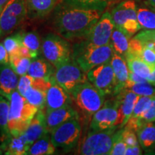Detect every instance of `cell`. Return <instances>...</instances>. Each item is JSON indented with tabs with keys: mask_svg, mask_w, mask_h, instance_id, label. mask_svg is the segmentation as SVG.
I'll return each mask as SVG.
<instances>
[{
	"mask_svg": "<svg viewBox=\"0 0 155 155\" xmlns=\"http://www.w3.org/2000/svg\"><path fill=\"white\" fill-rule=\"evenodd\" d=\"M101 15L98 9L77 8L62 2L54 9L52 26L68 40H84Z\"/></svg>",
	"mask_w": 155,
	"mask_h": 155,
	"instance_id": "1",
	"label": "cell"
},
{
	"mask_svg": "<svg viewBox=\"0 0 155 155\" xmlns=\"http://www.w3.org/2000/svg\"><path fill=\"white\" fill-rule=\"evenodd\" d=\"M72 105L80 115L81 122L90 123L92 116L105 102V95L89 81L82 83L70 93Z\"/></svg>",
	"mask_w": 155,
	"mask_h": 155,
	"instance_id": "2",
	"label": "cell"
},
{
	"mask_svg": "<svg viewBox=\"0 0 155 155\" xmlns=\"http://www.w3.org/2000/svg\"><path fill=\"white\" fill-rule=\"evenodd\" d=\"M72 59L86 73L94 67L110 61L114 53L111 44L94 45L86 40L73 45Z\"/></svg>",
	"mask_w": 155,
	"mask_h": 155,
	"instance_id": "3",
	"label": "cell"
},
{
	"mask_svg": "<svg viewBox=\"0 0 155 155\" xmlns=\"http://www.w3.org/2000/svg\"><path fill=\"white\" fill-rule=\"evenodd\" d=\"M8 127L11 134L24 133L39 108L28 102L25 96L15 90L9 98Z\"/></svg>",
	"mask_w": 155,
	"mask_h": 155,
	"instance_id": "4",
	"label": "cell"
},
{
	"mask_svg": "<svg viewBox=\"0 0 155 155\" xmlns=\"http://www.w3.org/2000/svg\"><path fill=\"white\" fill-rule=\"evenodd\" d=\"M41 50L45 60L57 68L72 60L73 48L68 40L59 35L50 33L43 38Z\"/></svg>",
	"mask_w": 155,
	"mask_h": 155,
	"instance_id": "5",
	"label": "cell"
},
{
	"mask_svg": "<svg viewBox=\"0 0 155 155\" xmlns=\"http://www.w3.org/2000/svg\"><path fill=\"white\" fill-rule=\"evenodd\" d=\"M82 133L80 118H73L64 122L50 133V137L56 149L69 152L78 144Z\"/></svg>",
	"mask_w": 155,
	"mask_h": 155,
	"instance_id": "6",
	"label": "cell"
},
{
	"mask_svg": "<svg viewBox=\"0 0 155 155\" xmlns=\"http://www.w3.org/2000/svg\"><path fill=\"white\" fill-rule=\"evenodd\" d=\"M118 127L102 131H89L83 141L79 154L83 155L109 154Z\"/></svg>",
	"mask_w": 155,
	"mask_h": 155,
	"instance_id": "7",
	"label": "cell"
},
{
	"mask_svg": "<svg viewBox=\"0 0 155 155\" xmlns=\"http://www.w3.org/2000/svg\"><path fill=\"white\" fill-rule=\"evenodd\" d=\"M53 76L58 84L69 94L75 87L88 81L87 73L73 59L55 68Z\"/></svg>",
	"mask_w": 155,
	"mask_h": 155,
	"instance_id": "8",
	"label": "cell"
},
{
	"mask_svg": "<svg viewBox=\"0 0 155 155\" xmlns=\"http://www.w3.org/2000/svg\"><path fill=\"white\" fill-rule=\"evenodd\" d=\"M87 78L89 82L105 96H115L116 78L110 61L90 70L87 73Z\"/></svg>",
	"mask_w": 155,
	"mask_h": 155,
	"instance_id": "9",
	"label": "cell"
},
{
	"mask_svg": "<svg viewBox=\"0 0 155 155\" xmlns=\"http://www.w3.org/2000/svg\"><path fill=\"white\" fill-rule=\"evenodd\" d=\"M118 108L116 99L104 102V105L92 116L90 121V131H102L116 127Z\"/></svg>",
	"mask_w": 155,
	"mask_h": 155,
	"instance_id": "10",
	"label": "cell"
},
{
	"mask_svg": "<svg viewBox=\"0 0 155 155\" xmlns=\"http://www.w3.org/2000/svg\"><path fill=\"white\" fill-rule=\"evenodd\" d=\"M114 28L115 25L111 14L106 11L101 15L84 40L96 46L106 45L110 43Z\"/></svg>",
	"mask_w": 155,
	"mask_h": 155,
	"instance_id": "11",
	"label": "cell"
},
{
	"mask_svg": "<svg viewBox=\"0 0 155 155\" xmlns=\"http://www.w3.org/2000/svg\"><path fill=\"white\" fill-rule=\"evenodd\" d=\"M139 97L138 95L126 88L116 95V99L117 101L118 108L116 127L119 129H122L127 124Z\"/></svg>",
	"mask_w": 155,
	"mask_h": 155,
	"instance_id": "12",
	"label": "cell"
},
{
	"mask_svg": "<svg viewBox=\"0 0 155 155\" xmlns=\"http://www.w3.org/2000/svg\"><path fill=\"white\" fill-rule=\"evenodd\" d=\"M50 80L51 81V85L46 92V113L63 106L72 104L71 95L67 91L58 84L53 75L50 78Z\"/></svg>",
	"mask_w": 155,
	"mask_h": 155,
	"instance_id": "13",
	"label": "cell"
},
{
	"mask_svg": "<svg viewBox=\"0 0 155 155\" xmlns=\"http://www.w3.org/2000/svg\"><path fill=\"white\" fill-rule=\"evenodd\" d=\"M73 118H80V115L72 104L48 112L45 118L47 130L51 133L58 126Z\"/></svg>",
	"mask_w": 155,
	"mask_h": 155,
	"instance_id": "14",
	"label": "cell"
},
{
	"mask_svg": "<svg viewBox=\"0 0 155 155\" xmlns=\"http://www.w3.org/2000/svg\"><path fill=\"white\" fill-rule=\"evenodd\" d=\"M110 63L115 75L116 83L115 96H116L124 89L126 84L129 80V70L125 58L114 52L110 60Z\"/></svg>",
	"mask_w": 155,
	"mask_h": 155,
	"instance_id": "15",
	"label": "cell"
},
{
	"mask_svg": "<svg viewBox=\"0 0 155 155\" xmlns=\"http://www.w3.org/2000/svg\"><path fill=\"white\" fill-rule=\"evenodd\" d=\"M19 78L10 65H0V95L9 100L17 89Z\"/></svg>",
	"mask_w": 155,
	"mask_h": 155,
	"instance_id": "16",
	"label": "cell"
},
{
	"mask_svg": "<svg viewBox=\"0 0 155 155\" xmlns=\"http://www.w3.org/2000/svg\"><path fill=\"white\" fill-rule=\"evenodd\" d=\"M45 118L46 112L45 111V109H39L29 124L28 129L24 132L28 144L30 146L42 136L49 133L46 127Z\"/></svg>",
	"mask_w": 155,
	"mask_h": 155,
	"instance_id": "17",
	"label": "cell"
},
{
	"mask_svg": "<svg viewBox=\"0 0 155 155\" xmlns=\"http://www.w3.org/2000/svg\"><path fill=\"white\" fill-rule=\"evenodd\" d=\"M111 14L115 27L121 28L128 19H137V6L132 0H125L116 5Z\"/></svg>",
	"mask_w": 155,
	"mask_h": 155,
	"instance_id": "18",
	"label": "cell"
},
{
	"mask_svg": "<svg viewBox=\"0 0 155 155\" xmlns=\"http://www.w3.org/2000/svg\"><path fill=\"white\" fill-rule=\"evenodd\" d=\"M0 147L5 151V154L8 155H24L30 149L25 134H9L7 139L2 141Z\"/></svg>",
	"mask_w": 155,
	"mask_h": 155,
	"instance_id": "19",
	"label": "cell"
},
{
	"mask_svg": "<svg viewBox=\"0 0 155 155\" xmlns=\"http://www.w3.org/2000/svg\"><path fill=\"white\" fill-rule=\"evenodd\" d=\"M57 0H26L28 16L40 19L48 16L55 9Z\"/></svg>",
	"mask_w": 155,
	"mask_h": 155,
	"instance_id": "20",
	"label": "cell"
},
{
	"mask_svg": "<svg viewBox=\"0 0 155 155\" xmlns=\"http://www.w3.org/2000/svg\"><path fill=\"white\" fill-rule=\"evenodd\" d=\"M154 96H140L136 103L133 112L127 121L125 128L131 129L137 132L139 129V120L142 114L148 109L152 102Z\"/></svg>",
	"mask_w": 155,
	"mask_h": 155,
	"instance_id": "21",
	"label": "cell"
},
{
	"mask_svg": "<svg viewBox=\"0 0 155 155\" xmlns=\"http://www.w3.org/2000/svg\"><path fill=\"white\" fill-rule=\"evenodd\" d=\"M54 68L47 60L32 59L29 68L28 74L34 78H45L49 80L54 74Z\"/></svg>",
	"mask_w": 155,
	"mask_h": 155,
	"instance_id": "22",
	"label": "cell"
},
{
	"mask_svg": "<svg viewBox=\"0 0 155 155\" xmlns=\"http://www.w3.org/2000/svg\"><path fill=\"white\" fill-rule=\"evenodd\" d=\"M139 144L145 152L155 150V124L148 123L143 125L137 131Z\"/></svg>",
	"mask_w": 155,
	"mask_h": 155,
	"instance_id": "23",
	"label": "cell"
},
{
	"mask_svg": "<svg viewBox=\"0 0 155 155\" xmlns=\"http://www.w3.org/2000/svg\"><path fill=\"white\" fill-rule=\"evenodd\" d=\"M130 38L123 29L115 27L110 40V44L111 45L114 53L125 58L129 49Z\"/></svg>",
	"mask_w": 155,
	"mask_h": 155,
	"instance_id": "24",
	"label": "cell"
},
{
	"mask_svg": "<svg viewBox=\"0 0 155 155\" xmlns=\"http://www.w3.org/2000/svg\"><path fill=\"white\" fill-rule=\"evenodd\" d=\"M56 148L50 137V133H48L31 145L27 154L28 155H51L55 153Z\"/></svg>",
	"mask_w": 155,
	"mask_h": 155,
	"instance_id": "25",
	"label": "cell"
},
{
	"mask_svg": "<svg viewBox=\"0 0 155 155\" xmlns=\"http://www.w3.org/2000/svg\"><path fill=\"white\" fill-rule=\"evenodd\" d=\"M125 59L127 61L129 71L140 75L147 81L152 73V68L146 62L143 61L142 58L139 56L127 54Z\"/></svg>",
	"mask_w": 155,
	"mask_h": 155,
	"instance_id": "26",
	"label": "cell"
},
{
	"mask_svg": "<svg viewBox=\"0 0 155 155\" xmlns=\"http://www.w3.org/2000/svg\"><path fill=\"white\" fill-rule=\"evenodd\" d=\"M21 43L31 52L32 59L38 58L41 50V42L40 37L36 32H22Z\"/></svg>",
	"mask_w": 155,
	"mask_h": 155,
	"instance_id": "27",
	"label": "cell"
},
{
	"mask_svg": "<svg viewBox=\"0 0 155 155\" xmlns=\"http://www.w3.org/2000/svg\"><path fill=\"white\" fill-rule=\"evenodd\" d=\"M9 114V100L5 97L0 95V133H1L2 140V141L7 139L10 134L8 127Z\"/></svg>",
	"mask_w": 155,
	"mask_h": 155,
	"instance_id": "28",
	"label": "cell"
},
{
	"mask_svg": "<svg viewBox=\"0 0 155 155\" xmlns=\"http://www.w3.org/2000/svg\"><path fill=\"white\" fill-rule=\"evenodd\" d=\"M63 3L71 7L82 9H98L102 11L107 5L106 0H62Z\"/></svg>",
	"mask_w": 155,
	"mask_h": 155,
	"instance_id": "29",
	"label": "cell"
},
{
	"mask_svg": "<svg viewBox=\"0 0 155 155\" xmlns=\"http://www.w3.org/2000/svg\"><path fill=\"white\" fill-rule=\"evenodd\" d=\"M29 103L39 109H45L46 92L40 89L30 87L27 90L24 96Z\"/></svg>",
	"mask_w": 155,
	"mask_h": 155,
	"instance_id": "30",
	"label": "cell"
},
{
	"mask_svg": "<svg viewBox=\"0 0 155 155\" xmlns=\"http://www.w3.org/2000/svg\"><path fill=\"white\" fill-rule=\"evenodd\" d=\"M32 59L20 55L9 56V65L19 76L28 74Z\"/></svg>",
	"mask_w": 155,
	"mask_h": 155,
	"instance_id": "31",
	"label": "cell"
},
{
	"mask_svg": "<svg viewBox=\"0 0 155 155\" xmlns=\"http://www.w3.org/2000/svg\"><path fill=\"white\" fill-rule=\"evenodd\" d=\"M137 20L141 28L155 30V12L147 8H139L137 10Z\"/></svg>",
	"mask_w": 155,
	"mask_h": 155,
	"instance_id": "32",
	"label": "cell"
},
{
	"mask_svg": "<svg viewBox=\"0 0 155 155\" xmlns=\"http://www.w3.org/2000/svg\"><path fill=\"white\" fill-rule=\"evenodd\" d=\"M124 88L131 91L134 94L140 96H155V88L148 82L134 83L127 81Z\"/></svg>",
	"mask_w": 155,
	"mask_h": 155,
	"instance_id": "33",
	"label": "cell"
},
{
	"mask_svg": "<svg viewBox=\"0 0 155 155\" xmlns=\"http://www.w3.org/2000/svg\"><path fill=\"white\" fill-rule=\"evenodd\" d=\"M21 34L22 32H18L13 35L7 37L4 40L3 44L8 52L9 56L19 55V50L22 45Z\"/></svg>",
	"mask_w": 155,
	"mask_h": 155,
	"instance_id": "34",
	"label": "cell"
},
{
	"mask_svg": "<svg viewBox=\"0 0 155 155\" xmlns=\"http://www.w3.org/2000/svg\"><path fill=\"white\" fill-rule=\"evenodd\" d=\"M122 129H119V130L116 131L114 141L112 146L111 150L110 152V155H124L125 154L127 150V144L124 141L122 137Z\"/></svg>",
	"mask_w": 155,
	"mask_h": 155,
	"instance_id": "35",
	"label": "cell"
},
{
	"mask_svg": "<svg viewBox=\"0 0 155 155\" xmlns=\"http://www.w3.org/2000/svg\"><path fill=\"white\" fill-rule=\"evenodd\" d=\"M155 121V96L153 97L152 102L150 107L141 116L139 120V129L143 125Z\"/></svg>",
	"mask_w": 155,
	"mask_h": 155,
	"instance_id": "36",
	"label": "cell"
},
{
	"mask_svg": "<svg viewBox=\"0 0 155 155\" xmlns=\"http://www.w3.org/2000/svg\"><path fill=\"white\" fill-rule=\"evenodd\" d=\"M35 78L33 77L30 76V75L25 74L19 77L18 86H17V91L19 94L24 96L27 90L33 86Z\"/></svg>",
	"mask_w": 155,
	"mask_h": 155,
	"instance_id": "37",
	"label": "cell"
},
{
	"mask_svg": "<svg viewBox=\"0 0 155 155\" xmlns=\"http://www.w3.org/2000/svg\"><path fill=\"white\" fill-rule=\"evenodd\" d=\"M143 49H144V45H143L142 42L134 37V38H131L129 40V49H128V52L127 54L139 56V57L141 58V55L143 51Z\"/></svg>",
	"mask_w": 155,
	"mask_h": 155,
	"instance_id": "38",
	"label": "cell"
},
{
	"mask_svg": "<svg viewBox=\"0 0 155 155\" xmlns=\"http://www.w3.org/2000/svg\"><path fill=\"white\" fill-rule=\"evenodd\" d=\"M121 29H123L129 36L131 37L133 35L137 33L139 30L141 29L137 19H129L125 22Z\"/></svg>",
	"mask_w": 155,
	"mask_h": 155,
	"instance_id": "39",
	"label": "cell"
},
{
	"mask_svg": "<svg viewBox=\"0 0 155 155\" xmlns=\"http://www.w3.org/2000/svg\"><path fill=\"white\" fill-rule=\"evenodd\" d=\"M122 129V137L127 146H134L139 144L136 131L125 127Z\"/></svg>",
	"mask_w": 155,
	"mask_h": 155,
	"instance_id": "40",
	"label": "cell"
},
{
	"mask_svg": "<svg viewBox=\"0 0 155 155\" xmlns=\"http://www.w3.org/2000/svg\"><path fill=\"white\" fill-rule=\"evenodd\" d=\"M141 58H142L143 61L148 64L152 69L155 65V51L150 48L144 47L143 49L142 53H141Z\"/></svg>",
	"mask_w": 155,
	"mask_h": 155,
	"instance_id": "41",
	"label": "cell"
},
{
	"mask_svg": "<svg viewBox=\"0 0 155 155\" xmlns=\"http://www.w3.org/2000/svg\"><path fill=\"white\" fill-rule=\"evenodd\" d=\"M135 38L140 40L141 41L152 40L155 42V30H144L139 32Z\"/></svg>",
	"mask_w": 155,
	"mask_h": 155,
	"instance_id": "42",
	"label": "cell"
},
{
	"mask_svg": "<svg viewBox=\"0 0 155 155\" xmlns=\"http://www.w3.org/2000/svg\"><path fill=\"white\" fill-rule=\"evenodd\" d=\"M0 65H9V55L2 42H0Z\"/></svg>",
	"mask_w": 155,
	"mask_h": 155,
	"instance_id": "43",
	"label": "cell"
},
{
	"mask_svg": "<svg viewBox=\"0 0 155 155\" xmlns=\"http://www.w3.org/2000/svg\"><path fill=\"white\" fill-rule=\"evenodd\" d=\"M142 154L140 148V144H136L134 146H127L126 150V155H140Z\"/></svg>",
	"mask_w": 155,
	"mask_h": 155,
	"instance_id": "44",
	"label": "cell"
},
{
	"mask_svg": "<svg viewBox=\"0 0 155 155\" xmlns=\"http://www.w3.org/2000/svg\"><path fill=\"white\" fill-rule=\"evenodd\" d=\"M129 82L134 83H146L148 82L147 81V79L141 77L140 75L136 74V73L131 72V71H129V80H128Z\"/></svg>",
	"mask_w": 155,
	"mask_h": 155,
	"instance_id": "45",
	"label": "cell"
},
{
	"mask_svg": "<svg viewBox=\"0 0 155 155\" xmlns=\"http://www.w3.org/2000/svg\"><path fill=\"white\" fill-rule=\"evenodd\" d=\"M147 81H148V83H150L151 85L155 86V65L152 69V73H151L150 78L147 79Z\"/></svg>",
	"mask_w": 155,
	"mask_h": 155,
	"instance_id": "46",
	"label": "cell"
},
{
	"mask_svg": "<svg viewBox=\"0 0 155 155\" xmlns=\"http://www.w3.org/2000/svg\"><path fill=\"white\" fill-rule=\"evenodd\" d=\"M147 2L150 5L151 7L155 9V0H147Z\"/></svg>",
	"mask_w": 155,
	"mask_h": 155,
	"instance_id": "47",
	"label": "cell"
},
{
	"mask_svg": "<svg viewBox=\"0 0 155 155\" xmlns=\"http://www.w3.org/2000/svg\"><path fill=\"white\" fill-rule=\"evenodd\" d=\"M9 0H0V7L5 6L6 4L8 2Z\"/></svg>",
	"mask_w": 155,
	"mask_h": 155,
	"instance_id": "48",
	"label": "cell"
},
{
	"mask_svg": "<svg viewBox=\"0 0 155 155\" xmlns=\"http://www.w3.org/2000/svg\"><path fill=\"white\" fill-rule=\"evenodd\" d=\"M4 7H5V6H3V7H0V17H1L2 13V12H3Z\"/></svg>",
	"mask_w": 155,
	"mask_h": 155,
	"instance_id": "49",
	"label": "cell"
},
{
	"mask_svg": "<svg viewBox=\"0 0 155 155\" xmlns=\"http://www.w3.org/2000/svg\"><path fill=\"white\" fill-rule=\"evenodd\" d=\"M4 152H5V151H4L3 149L1 147H0V155H1V154H2Z\"/></svg>",
	"mask_w": 155,
	"mask_h": 155,
	"instance_id": "50",
	"label": "cell"
},
{
	"mask_svg": "<svg viewBox=\"0 0 155 155\" xmlns=\"http://www.w3.org/2000/svg\"><path fill=\"white\" fill-rule=\"evenodd\" d=\"M106 1H111V0H106Z\"/></svg>",
	"mask_w": 155,
	"mask_h": 155,
	"instance_id": "51",
	"label": "cell"
}]
</instances>
